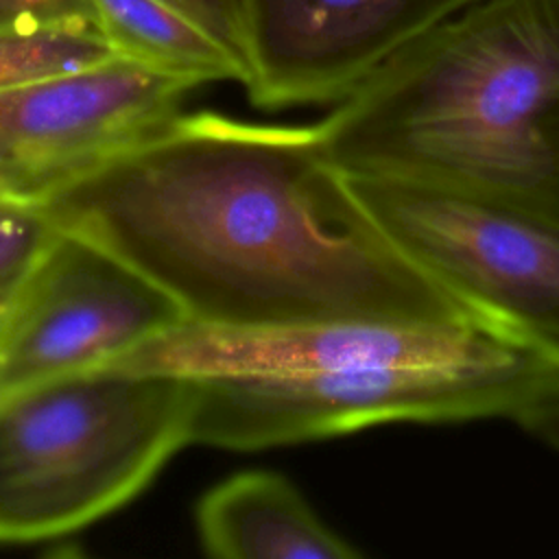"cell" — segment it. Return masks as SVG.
<instances>
[{"label": "cell", "instance_id": "1", "mask_svg": "<svg viewBox=\"0 0 559 559\" xmlns=\"http://www.w3.org/2000/svg\"><path fill=\"white\" fill-rule=\"evenodd\" d=\"M39 205L194 323L480 321L389 242L314 127L181 111Z\"/></svg>", "mask_w": 559, "mask_h": 559}, {"label": "cell", "instance_id": "2", "mask_svg": "<svg viewBox=\"0 0 559 559\" xmlns=\"http://www.w3.org/2000/svg\"><path fill=\"white\" fill-rule=\"evenodd\" d=\"M314 129L343 175L445 186L559 221V0H474Z\"/></svg>", "mask_w": 559, "mask_h": 559}, {"label": "cell", "instance_id": "3", "mask_svg": "<svg viewBox=\"0 0 559 559\" xmlns=\"http://www.w3.org/2000/svg\"><path fill=\"white\" fill-rule=\"evenodd\" d=\"M557 367L480 321H367L330 367L194 380L190 443L260 450L391 421L511 419Z\"/></svg>", "mask_w": 559, "mask_h": 559}, {"label": "cell", "instance_id": "4", "mask_svg": "<svg viewBox=\"0 0 559 559\" xmlns=\"http://www.w3.org/2000/svg\"><path fill=\"white\" fill-rule=\"evenodd\" d=\"M197 382L96 367L0 400V544L63 537L190 443Z\"/></svg>", "mask_w": 559, "mask_h": 559}, {"label": "cell", "instance_id": "5", "mask_svg": "<svg viewBox=\"0 0 559 559\" xmlns=\"http://www.w3.org/2000/svg\"><path fill=\"white\" fill-rule=\"evenodd\" d=\"M345 179L419 273L483 323L559 362V221L424 181Z\"/></svg>", "mask_w": 559, "mask_h": 559}, {"label": "cell", "instance_id": "6", "mask_svg": "<svg viewBox=\"0 0 559 559\" xmlns=\"http://www.w3.org/2000/svg\"><path fill=\"white\" fill-rule=\"evenodd\" d=\"M183 321L181 306L142 271L57 227L0 334V400L103 367Z\"/></svg>", "mask_w": 559, "mask_h": 559}, {"label": "cell", "instance_id": "7", "mask_svg": "<svg viewBox=\"0 0 559 559\" xmlns=\"http://www.w3.org/2000/svg\"><path fill=\"white\" fill-rule=\"evenodd\" d=\"M190 90L127 59L0 90V199L44 203L177 118Z\"/></svg>", "mask_w": 559, "mask_h": 559}, {"label": "cell", "instance_id": "8", "mask_svg": "<svg viewBox=\"0 0 559 559\" xmlns=\"http://www.w3.org/2000/svg\"><path fill=\"white\" fill-rule=\"evenodd\" d=\"M474 0H238L253 105L341 103L389 57Z\"/></svg>", "mask_w": 559, "mask_h": 559}, {"label": "cell", "instance_id": "9", "mask_svg": "<svg viewBox=\"0 0 559 559\" xmlns=\"http://www.w3.org/2000/svg\"><path fill=\"white\" fill-rule=\"evenodd\" d=\"M203 550L218 559H354L360 552L334 533L301 491L275 472H242L212 487L197 504Z\"/></svg>", "mask_w": 559, "mask_h": 559}, {"label": "cell", "instance_id": "10", "mask_svg": "<svg viewBox=\"0 0 559 559\" xmlns=\"http://www.w3.org/2000/svg\"><path fill=\"white\" fill-rule=\"evenodd\" d=\"M120 59L192 83H245V63L164 0H87Z\"/></svg>", "mask_w": 559, "mask_h": 559}, {"label": "cell", "instance_id": "11", "mask_svg": "<svg viewBox=\"0 0 559 559\" xmlns=\"http://www.w3.org/2000/svg\"><path fill=\"white\" fill-rule=\"evenodd\" d=\"M116 59L118 52L94 28H0V90L87 72Z\"/></svg>", "mask_w": 559, "mask_h": 559}, {"label": "cell", "instance_id": "12", "mask_svg": "<svg viewBox=\"0 0 559 559\" xmlns=\"http://www.w3.org/2000/svg\"><path fill=\"white\" fill-rule=\"evenodd\" d=\"M57 225L39 203L0 199V334L13 301Z\"/></svg>", "mask_w": 559, "mask_h": 559}, {"label": "cell", "instance_id": "13", "mask_svg": "<svg viewBox=\"0 0 559 559\" xmlns=\"http://www.w3.org/2000/svg\"><path fill=\"white\" fill-rule=\"evenodd\" d=\"M81 26L100 31L87 0H0V28Z\"/></svg>", "mask_w": 559, "mask_h": 559}, {"label": "cell", "instance_id": "14", "mask_svg": "<svg viewBox=\"0 0 559 559\" xmlns=\"http://www.w3.org/2000/svg\"><path fill=\"white\" fill-rule=\"evenodd\" d=\"M212 37H216L225 48H229L247 68L245 61V35L238 0H164Z\"/></svg>", "mask_w": 559, "mask_h": 559}, {"label": "cell", "instance_id": "15", "mask_svg": "<svg viewBox=\"0 0 559 559\" xmlns=\"http://www.w3.org/2000/svg\"><path fill=\"white\" fill-rule=\"evenodd\" d=\"M511 419L559 452V367L531 393Z\"/></svg>", "mask_w": 559, "mask_h": 559}]
</instances>
